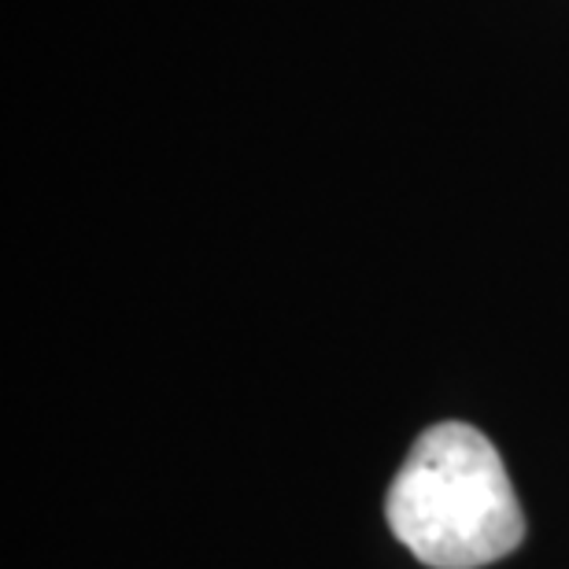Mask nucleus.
<instances>
[{"instance_id": "obj_1", "label": "nucleus", "mask_w": 569, "mask_h": 569, "mask_svg": "<svg viewBox=\"0 0 569 569\" xmlns=\"http://www.w3.org/2000/svg\"><path fill=\"white\" fill-rule=\"evenodd\" d=\"M396 540L432 569H481L507 559L526 521L499 451L466 422L415 440L385 499Z\"/></svg>"}]
</instances>
